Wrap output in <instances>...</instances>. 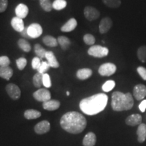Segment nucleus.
I'll list each match as a JSON object with an SVG mask.
<instances>
[{
    "label": "nucleus",
    "instance_id": "nucleus-33",
    "mask_svg": "<svg viewBox=\"0 0 146 146\" xmlns=\"http://www.w3.org/2000/svg\"><path fill=\"white\" fill-rule=\"evenodd\" d=\"M115 85H116L115 81H112V80H109L102 85V90L104 92H109L114 88Z\"/></svg>",
    "mask_w": 146,
    "mask_h": 146
},
{
    "label": "nucleus",
    "instance_id": "nucleus-42",
    "mask_svg": "<svg viewBox=\"0 0 146 146\" xmlns=\"http://www.w3.org/2000/svg\"><path fill=\"white\" fill-rule=\"evenodd\" d=\"M139 109L141 112H144L146 110V100H142L140 104L139 105Z\"/></svg>",
    "mask_w": 146,
    "mask_h": 146
},
{
    "label": "nucleus",
    "instance_id": "nucleus-26",
    "mask_svg": "<svg viewBox=\"0 0 146 146\" xmlns=\"http://www.w3.org/2000/svg\"><path fill=\"white\" fill-rule=\"evenodd\" d=\"M34 51L35 54L36 55V57L39 58L40 59L45 58V55H46L47 51L39 43H36V44L35 45Z\"/></svg>",
    "mask_w": 146,
    "mask_h": 146
},
{
    "label": "nucleus",
    "instance_id": "nucleus-11",
    "mask_svg": "<svg viewBox=\"0 0 146 146\" xmlns=\"http://www.w3.org/2000/svg\"><path fill=\"white\" fill-rule=\"evenodd\" d=\"M50 130V123L47 120L39 122L35 126L34 131L36 134L43 135L49 132Z\"/></svg>",
    "mask_w": 146,
    "mask_h": 146
},
{
    "label": "nucleus",
    "instance_id": "nucleus-21",
    "mask_svg": "<svg viewBox=\"0 0 146 146\" xmlns=\"http://www.w3.org/2000/svg\"><path fill=\"white\" fill-rule=\"evenodd\" d=\"M93 72L90 68H81L76 72V77L80 80H86L92 76Z\"/></svg>",
    "mask_w": 146,
    "mask_h": 146
},
{
    "label": "nucleus",
    "instance_id": "nucleus-14",
    "mask_svg": "<svg viewBox=\"0 0 146 146\" xmlns=\"http://www.w3.org/2000/svg\"><path fill=\"white\" fill-rule=\"evenodd\" d=\"M76 26H77V21L75 18H72L69 19L64 25H62L60 30H61V31L65 33L71 32L75 29Z\"/></svg>",
    "mask_w": 146,
    "mask_h": 146
},
{
    "label": "nucleus",
    "instance_id": "nucleus-37",
    "mask_svg": "<svg viewBox=\"0 0 146 146\" xmlns=\"http://www.w3.org/2000/svg\"><path fill=\"white\" fill-rule=\"evenodd\" d=\"M43 85L45 88H50L52 86L50 76L47 73H45V74H43Z\"/></svg>",
    "mask_w": 146,
    "mask_h": 146
},
{
    "label": "nucleus",
    "instance_id": "nucleus-3",
    "mask_svg": "<svg viewBox=\"0 0 146 146\" xmlns=\"http://www.w3.org/2000/svg\"><path fill=\"white\" fill-rule=\"evenodd\" d=\"M134 105V100L130 93L123 94L120 91H114L112 95L111 106L116 112L129 110Z\"/></svg>",
    "mask_w": 146,
    "mask_h": 146
},
{
    "label": "nucleus",
    "instance_id": "nucleus-4",
    "mask_svg": "<svg viewBox=\"0 0 146 146\" xmlns=\"http://www.w3.org/2000/svg\"><path fill=\"white\" fill-rule=\"evenodd\" d=\"M89 56L95 58H104L107 56L109 54V50L107 47L101 46L99 45H94L89 47L88 50Z\"/></svg>",
    "mask_w": 146,
    "mask_h": 146
},
{
    "label": "nucleus",
    "instance_id": "nucleus-43",
    "mask_svg": "<svg viewBox=\"0 0 146 146\" xmlns=\"http://www.w3.org/2000/svg\"><path fill=\"white\" fill-rule=\"evenodd\" d=\"M21 35L23 36V37L27 38V39H29V38H31L30 36H29L28 32H27V27H25V29H24L23 31L21 33Z\"/></svg>",
    "mask_w": 146,
    "mask_h": 146
},
{
    "label": "nucleus",
    "instance_id": "nucleus-12",
    "mask_svg": "<svg viewBox=\"0 0 146 146\" xmlns=\"http://www.w3.org/2000/svg\"><path fill=\"white\" fill-rule=\"evenodd\" d=\"M112 21L110 18L105 17L102 18L99 25V31L101 34H105L110 31L112 27Z\"/></svg>",
    "mask_w": 146,
    "mask_h": 146
},
{
    "label": "nucleus",
    "instance_id": "nucleus-28",
    "mask_svg": "<svg viewBox=\"0 0 146 146\" xmlns=\"http://www.w3.org/2000/svg\"><path fill=\"white\" fill-rule=\"evenodd\" d=\"M33 83L34 86L36 88H40L43 85V74L37 72L33 76Z\"/></svg>",
    "mask_w": 146,
    "mask_h": 146
},
{
    "label": "nucleus",
    "instance_id": "nucleus-22",
    "mask_svg": "<svg viewBox=\"0 0 146 146\" xmlns=\"http://www.w3.org/2000/svg\"><path fill=\"white\" fill-rule=\"evenodd\" d=\"M137 140L139 143H143L145 141L146 139V125L141 123L138 126L137 131Z\"/></svg>",
    "mask_w": 146,
    "mask_h": 146
},
{
    "label": "nucleus",
    "instance_id": "nucleus-6",
    "mask_svg": "<svg viewBox=\"0 0 146 146\" xmlns=\"http://www.w3.org/2000/svg\"><path fill=\"white\" fill-rule=\"evenodd\" d=\"M5 91L9 97L13 100H17L21 98V91L16 84L9 83L5 87Z\"/></svg>",
    "mask_w": 146,
    "mask_h": 146
},
{
    "label": "nucleus",
    "instance_id": "nucleus-29",
    "mask_svg": "<svg viewBox=\"0 0 146 146\" xmlns=\"http://www.w3.org/2000/svg\"><path fill=\"white\" fill-rule=\"evenodd\" d=\"M67 5L66 0H55L52 3L53 8L56 10H61L64 9Z\"/></svg>",
    "mask_w": 146,
    "mask_h": 146
},
{
    "label": "nucleus",
    "instance_id": "nucleus-18",
    "mask_svg": "<svg viewBox=\"0 0 146 146\" xmlns=\"http://www.w3.org/2000/svg\"><path fill=\"white\" fill-rule=\"evenodd\" d=\"M96 143V136L94 133L89 132L84 137L83 140V146H94Z\"/></svg>",
    "mask_w": 146,
    "mask_h": 146
},
{
    "label": "nucleus",
    "instance_id": "nucleus-36",
    "mask_svg": "<svg viewBox=\"0 0 146 146\" xmlns=\"http://www.w3.org/2000/svg\"><path fill=\"white\" fill-rule=\"evenodd\" d=\"M50 68V66L49 64L47 62H41V65H40L39 68L37 69L38 72L41 73V74H45V73L47 72V71L49 70Z\"/></svg>",
    "mask_w": 146,
    "mask_h": 146
},
{
    "label": "nucleus",
    "instance_id": "nucleus-1",
    "mask_svg": "<svg viewBox=\"0 0 146 146\" xmlns=\"http://www.w3.org/2000/svg\"><path fill=\"white\" fill-rule=\"evenodd\" d=\"M60 126L64 130L72 134H78L87 126V120L81 113L72 111L66 112L60 119Z\"/></svg>",
    "mask_w": 146,
    "mask_h": 146
},
{
    "label": "nucleus",
    "instance_id": "nucleus-7",
    "mask_svg": "<svg viewBox=\"0 0 146 146\" xmlns=\"http://www.w3.org/2000/svg\"><path fill=\"white\" fill-rule=\"evenodd\" d=\"M33 98L36 101L45 102L51 100V94L50 91L45 88H40L33 93Z\"/></svg>",
    "mask_w": 146,
    "mask_h": 146
},
{
    "label": "nucleus",
    "instance_id": "nucleus-16",
    "mask_svg": "<svg viewBox=\"0 0 146 146\" xmlns=\"http://www.w3.org/2000/svg\"><path fill=\"white\" fill-rule=\"evenodd\" d=\"M15 13L17 17L21 18L22 19L25 18L29 14V8L27 5L24 3L18 4L15 9Z\"/></svg>",
    "mask_w": 146,
    "mask_h": 146
},
{
    "label": "nucleus",
    "instance_id": "nucleus-15",
    "mask_svg": "<svg viewBox=\"0 0 146 146\" xmlns=\"http://www.w3.org/2000/svg\"><path fill=\"white\" fill-rule=\"evenodd\" d=\"M11 25L16 31L19 33H21L25 28L23 20L21 18L17 17V16L12 18V21H11Z\"/></svg>",
    "mask_w": 146,
    "mask_h": 146
},
{
    "label": "nucleus",
    "instance_id": "nucleus-30",
    "mask_svg": "<svg viewBox=\"0 0 146 146\" xmlns=\"http://www.w3.org/2000/svg\"><path fill=\"white\" fill-rule=\"evenodd\" d=\"M138 59L142 62H146V45H142L137 50Z\"/></svg>",
    "mask_w": 146,
    "mask_h": 146
},
{
    "label": "nucleus",
    "instance_id": "nucleus-34",
    "mask_svg": "<svg viewBox=\"0 0 146 146\" xmlns=\"http://www.w3.org/2000/svg\"><path fill=\"white\" fill-rule=\"evenodd\" d=\"M83 41L88 45H94L95 42H96V39H95L94 36L91 34H86L83 36Z\"/></svg>",
    "mask_w": 146,
    "mask_h": 146
},
{
    "label": "nucleus",
    "instance_id": "nucleus-13",
    "mask_svg": "<svg viewBox=\"0 0 146 146\" xmlns=\"http://www.w3.org/2000/svg\"><path fill=\"white\" fill-rule=\"evenodd\" d=\"M142 122V116L139 114H135L130 115L129 116L126 118L125 123L127 125L132 126V127H135V126L139 125L141 124Z\"/></svg>",
    "mask_w": 146,
    "mask_h": 146
},
{
    "label": "nucleus",
    "instance_id": "nucleus-19",
    "mask_svg": "<svg viewBox=\"0 0 146 146\" xmlns=\"http://www.w3.org/2000/svg\"><path fill=\"white\" fill-rule=\"evenodd\" d=\"M45 58L47 59V63L50 64V67L57 68L60 66L59 62H58L57 59H56L54 54L52 52H51V51H47L46 55H45Z\"/></svg>",
    "mask_w": 146,
    "mask_h": 146
},
{
    "label": "nucleus",
    "instance_id": "nucleus-5",
    "mask_svg": "<svg viewBox=\"0 0 146 146\" xmlns=\"http://www.w3.org/2000/svg\"><path fill=\"white\" fill-rule=\"evenodd\" d=\"M116 71V66L114 64L107 62L102 64L98 69V72L101 76H110L114 74Z\"/></svg>",
    "mask_w": 146,
    "mask_h": 146
},
{
    "label": "nucleus",
    "instance_id": "nucleus-44",
    "mask_svg": "<svg viewBox=\"0 0 146 146\" xmlns=\"http://www.w3.org/2000/svg\"><path fill=\"white\" fill-rule=\"evenodd\" d=\"M66 95H67V96H69V95H70V92H69V91H67Z\"/></svg>",
    "mask_w": 146,
    "mask_h": 146
},
{
    "label": "nucleus",
    "instance_id": "nucleus-32",
    "mask_svg": "<svg viewBox=\"0 0 146 146\" xmlns=\"http://www.w3.org/2000/svg\"><path fill=\"white\" fill-rule=\"evenodd\" d=\"M39 3L42 9L45 12L52 11L53 6L52 1L50 0H39Z\"/></svg>",
    "mask_w": 146,
    "mask_h": 146
},
{
    "label": "nucleus",
    "instance_id": "nucleus-17",
    "mask_svg": "<svg viewBox=\"0 0 146 146\" xmlns=\"http://www.w3.org/2000/svg\"><path fill=\"white\" fill-rule=\"evenodd\" d=\"M60 106V102L58 100H50L49 101L45 102L43 103V109L49 111L56 110Z\"/></svg>",
    "mask_w": 146,
    "mask_h": 146
},
{
    "label": "nucleus",
    "instance_id": "nucleus-8",
    "mask_svg": "<svg viewBox=\"0 0 146 146\" xmlns=\"http://www.w3.org/2000/svg\"><path fill=\"white\" fill-rule=\"evenodd\" d=\"M27 32L29 36L33 39L39 37L43 33V29L38 23H33L27 27Z\"/></svg>",
    "mask_w": 146,
    "mask_h": 146
},
{
    "label": "nucleus",
    "instance_id": "nucleus-41",
    "mask_svg": "<svg viewBox=\"0 0 146 146\" xmlns=\"http://www.w3.org/2000/svg\"><path fill=\"white\" fill-rule=\"evenodd\" d=\"M8 5V0H0V13L4 12Z\"/></svg>",
    "mask_w": 146,
    "mask_h": 146
},
{
    "label": "nucleus",
    "instance_id": "nucleus-24",
    "mask_svg": "<svg viewBox=\"0 0 146 146\" xmlns=\"http://www.w3.org/2000/svg\"><path fill=\"white\" fill-rule=\"evenodd\" d=\"M43 42L45 45L52 47H56L58 44V39H56V38L51 35H46L43 36Z\"/></svg>",
    "mask_w": 146,
    "mask_h": 146
},
{
    "label": "nucleus",
    "instance_id": "nucleus-40",
    "mask_svg": "<svg viewBox=\"0 0 146 146\" xmlns=\"http://www.w3.org/2000/svg\"><path fill=\"white\" fill-rule=\"evenodd\" d=\"M137 71L144 81H146V68L143 66H139L137 68Z\"/></svg>",
    "mask_w": 146,
    "mask_h": 146
},
{
    "label": "nucleus",
    "instance_id": "nucleus-9",
    "mask_svg": "<svg viewBox=\"0 0 146 146\" xmlns=\"http://www.w3.org/2000/svg\"><path fill=\"white\" fill-rule=\"evenodd\" d=\"M85 17L89 21H93L100 18V13L96 8L92 6H86L84 9Z\"/></svg>",
    "mask_w": 146,
    "mask_h": 146
},
{
    "label": "nucleus",
    "instance_id": "nucleus-2",
    "mask_svg": "<svg viewBox=\"0 0 146 146\" xmlns=\"http://www.w3.org/2000/svg\"><path fill=\"white\" fill-rule=\"evenodd\" d=\"M108 97L105 94H98L84 98L80 102V109L85 114L93 116L102 112L106 107Z\"/></svg>",
    "mask_w": 146,
    "mask_h": 146
},
{
    "label": "nucleus",
    "instance_id": "nucleus-31",
    "mask_svg": "<svg viewBox=\"0 0 146 146\" xmlns=\"http://www.w3.org/2000/svg\"><path fill=\"white\" fill-rule=\"evenodd\" d=\"M103 3L110 8H118L121 5L120 0H102Z\"/></svg>",
    "mask_w": 146,
    "mask_h": 146
},
{
    "label": "nucleus",
    "instance_id": "nucleus-20",
    "mask_svg": "<svg viewBox=\"0 0 146 146\" xmlns=\"http://www.w3.org/2000/svg\"><path fill=\"white\" fill-rule=\"evenodd\" d=\"M13 75V70L10 66H0V77L9 81Z\"/></svg>",
    "mask_w": 146,
    "mask_h": 146
},
{
    "label": "nucleus",
    "instance_id": "nucleus-39",
    "mask_svg": "<svg viewBox=\"0 0 146 146\" xmlns=\"http://www.w3.org/2000/svg\"><path fill=\"white\" fill-rule=\"evenodd\" d=\"M41 59L38 57H35L32 60V68L34 69V70H37L38 68H39L40 65H41Z\"/></svg>",
    "mask_w": 146,
    "mask_h": 146
},
{
    "label": "nucleus",
    "instance_id": "nucleus-23",
    "mask_svg": "<svg viewBox=\"0 0 146 146\" xmlns=\"http://www.w3.org/2000/svg\"><path fill=\"white\" fill-rule=\"evenodd\" d=\"M24 116L25 118L28 120L36 119V118H39L41 116V113L39 111L36 110L34 109H29L27 110L24 113Z\"/></svg>",
    "mask_w": 146,
    "mask_h": 146
},
{
    "label": "nucleus",
    "instance_id": "nucleus-38",
    "mask_svg": "<svg viewBox=\"0 0 146 146\" xmlns=\"http://www.w3.org/2000/svg\"><path fill=\"white\" fill-rule=\"evenodd\" d=\"M10 64V60L8 56H0V66H9Z\"/></svg>",
    "mask_w": 146,
    "mask_h": 146
},
{
    "label": "nucleus",
    "instance_id": "nucleus-25",
    "mask_svg": "<svg viewBox=\"0 0 146 146\" xmlns=\"http://www.w3.org/2000/svg\"><path fill=\"white\" fill-rule=\"evenodd\" d=\"M58 42L63 50H67L70 45V40L65 36H58Z\"/></svg>",
    "mask_w": 146,
    "mask_h": 146
},
{
    "label": "nucleus",
    "instance_id": "nucleus-27",
    "mask_svg": "<svg viewBox=\"0 0 146 146\" xmlns=\"http://www.w3.org/2000/svg\"><path fill=\"white\" fill-rule=\"evenodd\" d=\"M18 45L22 50L25 52H29L31 50V44L25 39H20L18 41Z\"/></svg>",
    "mask_w": 146,
    "mask_h": 146
},
{
    "label": "nucleus",
    "instance_id": "nucleus-35",
    "mask_svg": "<svg viewBox=\"0 0 146 146\" xmlns=\"http://www.w3.org/2000/svg\"><path fill=\"white\" fill-rule=\"evenodd\" d=\"M16 66L20 70H23L27 64V60L25 58H19L16 60Z\"/></svg>",
    "mask_w": 146,
    "mask_h": 146
},
{
    "label": "nucleus",
    "instance_id": "nucleus-10",
    "mask_svg": "<svg viewBox=\"0 0 146 146\" xmlns=\"http://www.w3.org/2000/svg\"><path fill=\"white\" fill-rule=\"evenodd\" d=\"M133 96L138 101L143 100L146 97V86L143 84H138L133 89Z\"/></svg>",
    "mask_w": 146,
    "mask_h": 146
}]
</instances>
